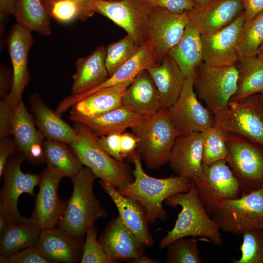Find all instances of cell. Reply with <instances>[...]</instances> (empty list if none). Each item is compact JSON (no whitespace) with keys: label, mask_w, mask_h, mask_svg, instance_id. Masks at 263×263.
<instances>
[{"label":"cell","mask_w":263,"mask_h":263,"mask_svg":"<svg viewBox=\"0 0 263 263\" xmlns=\"http://www.w3.org/2000/svg\"><path fill=\"white\" fill-rule=\"evenodd\" d=\"M236 65L213 66L202 62L193 80L195 93L214 115L227 110L238 86Z\"/></svg>","instance_id":"cell-6"},{"label":"cell","mask_w":263,"mask_h":263,"mask_svg":"<svg viewBox=\"0 0 263 263\" xmlns=\"http://www.w3.org/2000/svg\"><path fill=\"white\" fill-rule=\"evenodd\" d=\"M131 130L138 140L137 151L146 166L151 169H157L168 162L174 142L181 134L172 122L167 108H165Z\"/></svg>","instance_id":"cell-5"},{"label":"cell","mask_w":263,"mask_h":263,"mask_svg":"<svg viewBox=\"0 0 263 263\" xmlns=\"http://www.w3.org/2000/svg\"><path fill=\"white\" fill-rule=\"evenodd\" d=\"M44 163L63 177L72 178L83 165L67 144L45 139L43 143Z\"/></svg>","instance_id":"cell-35"},{"label":"cell","mask_w":263,"mask_h":263,"mask_svg":"<svg viewBox=\"0 0 263 263\" xmlns=\"http://www.w3.org/2000/svg\"><path fill=\"white\" fill-rule=\"evenodd\" d=\"M132 161L134 166L133 181L117 189L122 195L133 198L143 206L149 224L157 219L165 220L167 212L163 207V203L175 194L188 191L192 183L191 179L178 175L164 178L153 177L144 171L138 153Z\"/></svg>","instance_id":"cell-1"},{"label":"cell","mask_w":263,"mask_h":263,"mask_svg":"<svg viewBox=\"0 0 263 263\" xmlns=\"http://www.w3.org/2000/svg\"><path fill=\"white\" fill-rule=\"evenodd\" d=\"M261 94H263V92Z\"/></svg>","instance_id":"cell-59"},{"label":"cell","mask_w":263,"mask_h":263,"mask_svg":"<svg viewBox=\"0 0 263 263\" xmlns=\"http://www.w3.org/2000/svg\"><path fill=\"white\" fill-rule=\"evenodd\" d=\"M203 163L210 165L225 159L228 149V132L214 125L203 131Z\"/></svg>","instance_id":"cell-37"},{"label":"cell","mask_w":263,"mask_h":263,"mask_svg":"<svg viewBox=\"0 0 263 263\" xmlns=\"http://www.w3.org/2000/svg\"><path fill=\"white\" fill-rule=\"evenodd\" d=\"M138 140L132 133L124 132L121 135V151L123 159L132 160L138 154L137 151Z\"/></svg>","instance_id":"cell-47"},{"label":"cell","mask_w":263,"mask_h":263,"mask_svg":"<svg viewBox=\"0 0 263 263\" xmlns=\"http://www.w3.org/2000/svg\"><path fill=\"white\" fill-rule=\"evenodd\" d=\"M220 230L240 235L263 226V187L224 200L211 216Z\"/></svg>","instance_id":"cell-7"},{"label":"cell","mask_w":263,"mask_h":263,"mask_svg":"<svg viewBox=\"0 0 263 263\" xmlns=\"http://www.w3.org/2000/svg\"><path fill=\"white\" fill-rule=\"evenodd\" d=\"M189 23L188 11L172 13L166 9L151 7L150 19V39L160 63L182 37Z\"/></svg>","instance_id":"cell-18"},{"label":"cell","mask_w":263,"mask_h":263,"mask_svg":"<svg viewBox=\"0 0 263 263\" xmlns=\"http://www.w3.org/2000/svg\"><path fill=\"white\" fill-rule=\"evenodd\" d=\"M140 46L128 35L106 47L105 63L109 77L132 58Z\"/></svg>","instance_id":"cell-39"},{"label":"cell","mask_w":263,"mask_h":263,"mask_svg":"<svg viewBox=\"0 0 263 263\" xmlns=\"http://www.w3.org/2000/svg\"><path fill=\"white\" fill-rule=\"evenodd\" d=\"M13 82L12 71L4 65L0 68V97H6L10 91Z\"/></svg>","instance_id":"cell-49"},{"label":"cell","mask_w":263,"mask_h":263,"mask_svg":"<svg viewBox=\"0 0 263 263\" xmlns=\"http://www.w3.org/2000/svg\"><path fill=\"white\" fill-rule=\"evenodd\" d=\"M215 116V125L227 132L242 136L263 146V104L259 94L230 101Z\"/></svg>","instance_id":"cell-11"},{"label":"cell","mask_w":263,"mask_h":263,"mask_svg":"<svg viewBox=\"0 0 263 263\" xmlns=\"http://www.w3.org/2000/svg\"><path fill=\"white\" fill-rule=\"evenodd\" d=\"M35 122L22 100L15 107L12 122V134L17 150L25 159L34 164L44 162L45 137L35 127Z\"/></svg>","instance_id":"cell-20"},{"label":"cell","mask_w":263,"mask_h":263,"mask_svg":"<svg viewBox=\"0 0 263 263\" xmlns=\"http://www.w3.org/2000/svg\"><path fill=\"white\" fill-rule=\"evenodd\" d=\"M261 101L263 104V94H259Z\"/></svg>","instance_id":"cell-56"},{"label":"cell","mask_w":263,"mask_h":263,"mask_svg":"<svg viewBox=\"0 0 263 263\" xmlns=\"http://www.w3.org/2000/svg\"><path fill=\"white\" fill-rule=\"evenodd\" d=\"M98 240L106 254L116 262H129L143 254L147 247L124 225L119 216L111 220Z\"/></svg>","instance_id":"cell-21"},{"label":"cell","mask_w":263,"mask_h":263,"mask_svg":"<svg viewBox=\"0 0 263 263\" xmlns=\"http://www.w3.org/2000/svg\"><path fill=\"white\" fill-rule=\"evenodd\" d=\"M262 229L263 230V226L262 227Z\"/></svg>","instance_id":"cell-58"},{"label":"cell","mask_w":263,"mask_h":263,"mask_svg":"<svg viewBox=\"0 0 263 263\" xmlns=\"http://www.w3.org/2000/svg\"><path fill=\"white\" fill-rule=\"evenodd\" d=\"M51 18L63 23L75 20L85 21L94 12L88 10L74 0H45Z\"/></svg>","instance_id":"cell-40"},{"label":"cell","mask_w":263,"mask_h":263,"mask_svg":"<svg viewBox=\"0 0 263 263\" xmlns=\"http://www.w3.org/2000/svg\"><path fill=\"white\" fill-rule=\"evenodd\" d=\"M122 133L113 132L100 135L98 136V142L100 147L109 155L117 161L123 162L121 151Z\"/></svg>","instance_id":"cell-44"},{"label":"cell","mask_w":263,"mask_h":263,"mask_svg":"<svg viewBox=\"0 0 263 263\" xmlns=\"http://www.w3.org/2000/svg\"><path fill=\"white\" fill-rule=\"evenodd\" d=\"M148 117L122 105L102 115L91 118L69 116L70 120L84 124L98 136L113 132H123L145 120Z\"/></svg>","instance_id":"cell-28"},{"label":"cell","mask_w":263,"mask_h":263,"mask_svg":"<svg viewBox=\"0 0 263 263\" xmlns=\"http://www.w3.org/2000/svg\"><path fill=\"white\" fill-rule=\"evenodd\" d=\"M18 0H0V20L13 15Z\"/></svg>","instance_id":"cell-51"},{"label":"cell","mask_w":263,"mask_h":263,"mask_svg":"<svg viewBox=\"0 0 263 263\" xmlns=\"http://www.w3.org/2000/svg\"><path fill=\"white\" fill-rule=\"evenodd\" d=\"M226 162L240 184L241 195L263 187V146L228 132Z\"/></svg>","instance_id":"cell-8"},{"label":"cell","mask_w":263,"mask_h":263,"mask_svg":"<svg viewBox=\"0 0 263 263\" xmlns=\"http://www.w3.org/2000/svg\"><path fill=\"white\" fill-rule=\"evenodd\" d=\"M93 8L123 28L139 46L150 39L151 7L144 0H94Z\"/></svg>","instance_id":"cell-10"},{"label":"cell","mask_w":263,"mask_h":263,"mask_svg":"<svg viewBox=\"0 0 263 263\" xmlns=\"http://www.w3.org/2000/svg\"><path fill=\"white\" fill-rule=\"evenodd\" d=\"M245 21L263 11V0H242Z\"/></svg>","instance_id":"cell-50"},{"label":"cell","mask_w":263,"mask_h":263,"mask_svg":"<svg viewBox=\"0 0 263 263\" xmlns=\"http://www.w3.org/2000/svg\"><path fill=\"white\" fill-rule=\"evenodd\" d=\"M263 42V11L245 21L237 45L240 57L256 56Z\"/></svg>","instance_id":"cell-36"},{"label":"cell","mask_w":263,"mask_h":263,"mask_svg":"<svg viewBox=\"0 0 263 263\" xmlns=\"http://www.w3.org/2000/svg\"><path fill=\"white\" fill-rule=\"evenodd\" d=\"M106 54V47L100 45L89 55L76 60V71L72 76L71 95L88 91L109 77L105 63Z\"/></svg>","instance_id":"cell-25"},{"label":"cell","mask_w":263,"mask_h":263,"mask_svg":"<svg viewBox=\"0 0 263 263\" xmlns=\"http://www.w3.org/2000/svg\"><path fill=\"white\" fill-rule=\"evenodd\" d=\"M98 229L94 225L86 232L85 240L82 245L81 263H115V260L109 257L97 240Z\"/></svg>","instance_id":"cell-42"},{"label":"cell","mask_w":263,"mask_h":263,"mask_svg":"<svg viewBox=\"0 0 263 263\" xmlns=\"http://www.w3.org/2000/svg\"><path fill=\"white\" fill-rule=\"evenodd\" d=\"M42 230L29 218L26 222L10 225L0 234V255L8 256L37 245Z\"/></svg>","instance_id":"cell-34"},{"label":"cell","mask_w":263,"mask_h":263,"mask_svg":"<svg viewBox=\"0 0 263 263\" xmlns=\"http://www.w3.org/2000/svg\"><path fill=\"white\" fill-rule=\"evenodd\" d=\"M241 256L234 263H263V230L253 228L243 233Z\"/></svg>","instance_id":"cell-41"},{"label":"cell","mask_w":263,"mask_h":263,"mask_svg":"<svg viewBox=\"0 0 263 263\" xmlns=\"http://www.w3.org/2000/svg\"><path fill=\"white\" fill-rule=\"evenodd\" d=\"M151 7H160L180 14L196 7L193 0H144Z\"/></svg>","instance_id":"cell-45"},{"label":"cell","mask_w":263,"mask_h":263,"mask_svg":"<svg viewBox=\"0 0 263 263\" xmlns=\"http://www.w3.org/2000/svg\"><path fill=\"white\" fill-rule=\"evenodd\" d=\"M32 32L20 24L15 23L7 37L8 50L12 66V87L6 98L14 108L22 100L23 92L30 81L28 55L33 44Z\"/></svg>","instance_id":"cell-14"},{"label":"cell","mask_w":263,"mask_h":263,"mask_svg":"<svg viewBox=\"0 0 263 263\" xmlns=\"http://www.w3.org/2000/svg\"><path fill=\"white\" fill-rule=\"evenodd\" d=\"M99 184L113 201L124 225L142 243L147 246H152L154 241L143 206L133 198L122 195L108 183L100 180Z\"/></svg>","instance_id":"cell-23"},{"label":"cell","mask_w":263,"mask_h":263,"mask_svg":"<svg viewBox=\"0 0 263 263\" xmlns=\"http://www.w3.org/2000/svg\"><path fill=\"white\" fill-rule=\"evenodd\" d=\"M14 109L6 97L0 101V139L9 137L12 134Z\"/></svg>","instance_id":"cell-46"},{"label":"cell","mask_w":263,"mask_h":263,"mask_svg":"<svg viewBox=\"0 0 263 263\" xmlns=\"http://www.w3.org/2000/svg\"><path fill=\"white\" fill-rule=\"evenodd\" d=\"M95 176L87 167H83L71 178L73 190L66 201L57 227L77 239H82L86 231L97 220L108 215L106 210L94 194Z\"/></svg>","instance_id":"cell-3"},{"label":"cell","mask_w":263,"mask_h":263,"mask_svg":"<svg viewBox=\"0 0 263 263\" xmlns=\"http://www.w3.org/2000/svg\"><path fill=\"white\" fill-rule=\"evenodd\" d=\"M108 1H115V0H105Z\"/></svg>","instance_id":"cell-57"},{"label":"cell","mask_w":263,"mask_h":263,"mask_svg":"<svg viewBox=\"0 0 263 263\" xmlns=\"http://www.w3.org/2000/svg\"><path fill=\"white\" fill-rule=\"evenodd\" d=\"M165 202L171 207L180 206L182 209L172 229L161 240L160 248L175 240L189 236L222 246L221 231L207 213L193 182L188 191L175 194Z\"/></svg>","instance_id":"cell-2"},{"label":"cell","mask_w":263,"mask_h":263,"mask_svg":"<svg viewBox=\"0 0 263 263\" xmlns=\"http://www.w3.org/2000/svg\"><path fill=\"white\" fill-rule=\"evenodd\" d=\"M158 63L151 39L140 46L137 53L120 67L105 81L90 90L76 95L65 98L58 104L56 112L59 115L77 102L100 90L128 82H132L142 71Z\"/></svg>","instance_id":"cell-17"},{"label":"cell","mask_w":263,"mask_h":263,"mask_svg":"<svg viewBox=\"0 0 263 263\" xmlns=\"http://www.w3.org/2000/svg\"><path fill=\"white\" fill-rule=\"evenodd\" d=\"M31 109L35 124L45 138L67 144L76 138L77 131L63 120L56 112L52 110L36 93L30 97Z\"/></svg>","instance_id":"cell-29"},{"label":"cell","mask_w":263,"mask_h":263,"mask_svg":"<svg viewBox=\"0 0 263 263\" xmlns=\"http://www.w3.org/2000/svg\"><path fill=\"white\" fill-rule=\"evenodd\" d=\"M147 70L156 87L162 108H169L179 97L186 77L168 55L160 63L150 66Z\"/></svg>","instance_id":"cell-27"},{"label":"cell","mask_w":263,"mask_h":263,"mask_svg":"<svg viewBox=\"0 0 263 263\" xmlns=\"http://www.w3.org/2000/svg\"><path fill=\"white\" fill-rule=\"evenodd\" d=\"M203 132L181 134L171 148L168 162L177 175L193 179L203 169Z\"/></svg>","instance_id":"cell-22"},{"label":"cell","mask_w":263,"mask_h":263,"mask_svg":"<svg viewBox=\"0 0 263 263\" xmlns=\"http://www.w3.org/2000/svg\"><path fill=\"white\" fill-rule=\"evenodd\" d=\"M243 12L242 0H214L188 11V15L189 23L205 35L228 25Z\"/></svg>","instance_id":"cell-19"},{"label":"cell","mask_w":263,"mask_h":263,"mask_svg":"<svg viewBox=\"0 0 263 263\" xmlns=\"http://www.w3.org/2000/svg\"><path fill=\"white\" fill-rule=\"evenodd\" d=\"M244 22L243 12L228 25L201 35L203 62L216 66L235 65L239 59L237 45Z\"/></svg>","instance_id":"cell-16"},{"label":"cell","mask_w":263,"mask_h":263,"mask_svg":"<svg viewBox=\"0 0 263 263\" xmlns=\"http://www.w3.org/2000/svg\"><path fill=\"white\" fill-rule=\"evenodd\" d=\"M10 226L9 222L5 216L0 212V234L3 233Z\"/></svg>","instance_id":"cell-53"},{"label":"cell","mask_w":263,"mask_h":263,"mask_svg":"<svg viewBox=\"0 0 263 263\" xmlns=\"http://www.w3.org/2000/svg\"><path fill=\"white\" fill-rule=\"evenodd\" d=\"M25 159L20 153L11 156L4 168L2 176L3 184L0 193V212L7 218L10 225L26 222L28 218L22 217L18 209L19 196L26 193L35 195L34 188L38 186L41 174L24 173L20 169Z\"/></svg>","instance_id":"cell-12"},{"label":"cell","mask_w":263,"mask_h":263,"mask_svg":"<svg viewBox=\"0 0 263 263\" xmlns=\"http://www.w3.org/2000/svg\"><path fill=\"white\" fill-rule=\"evenodd\" d=\"M195 74L186 78L177 99L167 108L172 122L181 134L203 132L215 124L214 115L202 104L195 93Z\"/></svg>","instance_id":"cell-13"},{"label":"cell","mask_w":263,"mask_h":263,"mask_svg":"<svg viewBox=\"0 0 263 263\" xmlns=\"http://www.w3.org/2000/svg\"><path fill=\"white\" fill-rule=\"evenodd\" d=\"M17 150L14 139L9 137L0 139V177L2 176L5 166L9 158Z\"/></svg>","instance_id":"cell-48"},{"label":"cell","mask_w":263,"mask_h":263,"mask_svg":"<svg viewBox=\"0 0 263 263\" xmlns=\"http://www.w3.org/2000/svg\"><path fill=\"white\" fill-rule=\"evenodd\" d=\"M75 123L77 135L69 145L83 165L96 178L116 188L132 183L134 177L129 165L109 155L99 145L98 136L88 127Z\"/></svg>","instance_id":"cell-4"},{"label":"cell","mask_w":263,"mask_h":263,"mask_svg":"<svg viewBox=\"0 0 263 263\" xmlns=\"http://www.w3.org/2000/svg\"><path fill=\"white\" fill-rule=\"evenodd\" d=\"M199 238L184 237L175 240L167 246L166 263H202L198 246Z\"/></svg>","instance_id":"cell-38"},{"label":"cell","mask_w":263,"mask_h":263,"mask_svg":"<svg viewBox=\"0 0 263 263\" xmlns=\"http://www.w3.org/2000/svg\"><path fill=\"white\" fill-rule=\"evenodd\" d=\"M191 180L210 217L224 200L241 196L240 183L225 159L203 164L201 174Z\"/></svg>","instance_id":"cell-9"},{"label":"cell","mask_w":263,"mask_h":263,"mask_svg":"<svg viewBox=\"0 0 263 263\" xmlns=\"http://www.w3.org/2000/svg\"><path fill=\"white\" fill-rule=\"evenodd\" d=\"M13 16L17 23L43 36H50L51 17L45 0H18Z\"/></svg>","instance_id":"cell-32"},{"label":"cell","mask_w":263,"mask_h":263,"mask_svg":"<svg viewBox=\"0 0 263 263\" xmlns=\"http://www.w3.org/2000/svg\"><path fill=\"white\" fill-rule=\"evenodd\" d=\"M0 263H49L39 253L37 246L28 247L8 256H0Z\"/></svg>","instance_id":"cell-43"},{"label":"cell","mask_w":263,"mask_h":263,"mask_svg":"<svg viewBox=\"0 0 263 263\" xmlns=\"http://www.w3.org/2000/svg\"><path fill=\"white\" fill-rule=\"evenodd\" d=\"M63 177L47 167L41 173L39 190L36 196L33 212L29 218L42 229L58 225L63 214L66 201L60 199L58 187Z\"/></svg>","instance_id":"cell-15"},{"label":"cell","mask_w":263,"mask_h":263,"mask_svg":"<svg viewBox=\"0 0 263 263\" xmlns=\"http://www.w3.org/2000/svg\"><path fill=\"white\" fill-rule=\"evenodd\" d=\"M196 7L204 6L214 0H193Z\"/></svg>","instance_id":"cell-54"},{"label":"cell","mask_w":263,"mask_h":263,"mask_svg":"<svg viewBox=\"0 0 263 263\" xmlns=\"http://www.w3.org/2000/svg\"><path fill=\"white\" fill-rule=\"evenodd\" d=\"M256 56L263 60V42L258 49Z\"/></svg>","instance_id":"cell-55"},{"label":"cell","mask_w":263,"mask_h":263,"mask_svg":"<svg viewBox=\"0 0 263 263\" xmlns=\"http://www.w3.org/2000/svg\"><path fill=\"white\" fill-rule=\"evenodd\" d=\"M167 55L176 63L186 78L194 74L203 61L201 34L188 23L179 41Z\"/></svg>","instance_id":"cell-31"},{"label":"cell","mask_w":263,"mask_h":263,"mask_svg":"<svg viewBox=\"0 0 263 263\" xmlns=\"http://www.w3.org/2000/svg\"><path fill=\"white\" fill-rule=\"evenodd\" d=\"M132 263H160L158 260L148 257L143 253L129 262Z\"/></svg>","instance_id":"cell-52"},{"label":"cell","mask_w":263,"mask_h":263,"mask_svg":"<svg viewBox=\"0 0 263 263\" xmlns=\"http://www.w3.org/2000/svg\"><path fill=\"white\" fill-rule=\"evenodd\" d=\"M238 73L237 91L232 101H239L263 92V60L256 56L240 57L235 65Z\"/></svg>","instance_id":"cell-33"},{"label":"cell","mask_w":263,"mask_h":263,"mask_svg":"<svg viewBox=\"0 0 263 263\" xmlns=\"http://www.w3.org/2000/svg\"><path fill=\"white\" fill-rule=\"evenodd\" d=\"M122 103L146 116L162 108L157 89L147 69L140 72L126 88Z\"/></svg>","instance_id":"cell-26"},{"label":"cell","mask_w":263,"mask_h":263,"mask_svg":"<svg viewBox=\"0 0 263 263\" xmlns=\"http://www.w3.org/2000/svg\"><path fill=\"white\" fill-rule=\"evenodd\" d=\"M132 82L105 88L84 98L71 107L70 115L94 117L122 106L124 92Z\"/></svg>","instance_id":"cell-30"},{"label":"cell","mask_w":263,"mask_h":263,"mask_svg":"<svg viewBox=\"0 0 263 263\" xmlns=\"http://www.w3.org/2000/svg\"><path fill=\"white\" fill-rule=\"evenodd\" d=\"M81 240L56 227L42 229L37 246L40 254L49 263H74L81 260Z\"/></svg>","instance_id":"cell-24"}]
</instances>
